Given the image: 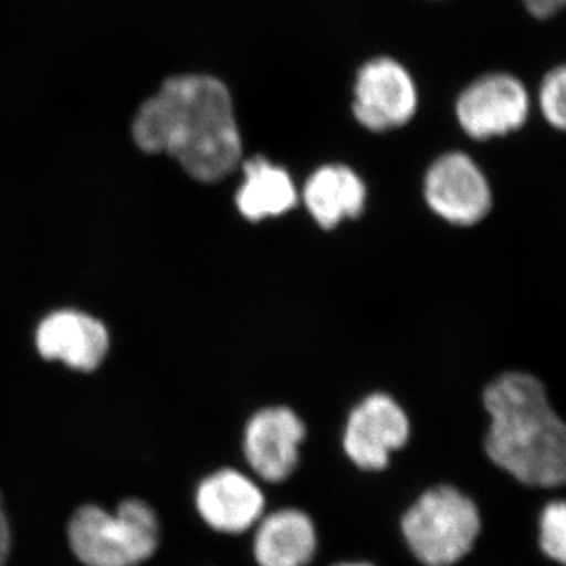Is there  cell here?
Wrapping results in <instances>:
<instances>
[{"label":"cell","mask_w":566,"mask_h":566,"mask_svg":"<svg viewBox=\"0 0 566 566\" xmlns=\"http://www.w3.org/2000/svg\"><path fill=\"white\" fill-rule=\"evenodd\" d=\"M521 3L536 20H547L566 9V0H521Z\"/></svg>","instance_id":"e0dca14e"},{"label":"cell","mask_w":566,"mask_h":566,"mask_svg":"<svg viewBox=\"0 0 566 566\" xmlns=\"http://www.w3.org/2000/svg\"><path fill=\"white\" fill-rule=\"evenodd\" d=\"M538 104L545 120L557 132L566 133V63L543 77Z\"/></svg>","instance_id":"9a60e30c"},{"label":"cell","mask_w":566,"mask_h":566,"mask_svg":"<svg viewBox=\"0 0 566 566\" xmlns=\"http://www.w3.org/2000/svg\"><path fill=\"white\" fill-rule=\"evenodd\" d=\"M409 431L408 416L394 398L386 394L370 395L354 408L346 422V457L363 471H382L392 453L403 449Z\"/></svg>","instance_id":"ba28073f"},{"label":"cell","mask_w":566,"mask_h":566,"mask_svg":"<svg viewBox=\"0 0 566 566\" xmlns=\"http://www.w3.org/2000/svg\"><path fill=\"white\" fill-rule=\"evenodd\" d=\"M69 543L85 566H139L158 551L161 524L142 499H126L115 515L98 505H82L71 516Z\"/></svg>","instance_id":"3957f363"},{"label":"cell","mask_w":566,"mask_h":566,"mask_svg":"<svg viewBox=\"0 0 566 566\" xmlns=\"http://www.w3.org/2000/svg\"><path fill=\"white\" fill-rule=\"evenodd\" d=\"M296 203V186L285 169L263 156L244 163V181L237 192V207L248 221L275 218Z\"/></svg>","instance_id":"5bb4252c"},{"label":"cell","mask_w":566,"mask_h":566,"mask_svg":"<svg viewBox=\"0 0 566 566\" xmlns=\"http://www.w3.org/2000/svg\"><path fill=\"white\" fill-rule=\"evenodd\" d=\"M253 558L259 566H308L318 551L314 520L286 506L264 513L253 527Z\"/></svg>","instance_id":"7c38bea8"},{"label":"cell","mask_w":566,"mask_h":566,"mask_svg":"<svg viewBox=\"0 0 566 566\" xmlns=\"http://www.w3.org/2000/svg\"><path fill=\"white\" fill-rule=\"evenodd\" d=\"M11 554V528L0 494V566H6Z\"/></svg>","instance_id":"ac0fdd59"},{"label":"cell","mask_w":566,"mask_h":566,"mask_svg":"<svg viewBox=\"0 0 566 566\" xmlns=\"http://www.w3.org/2000/svg\"><path fill=\"white\" fill-rule=\"evenodd\" d=\"M417 88L403 65L389 57L365 63L354 84L356 120L374 133L401 128L415 117Z\"/></svg>","instance_id":"52a82bcc"},{"label":"cell","mask_w":566,"mask_h":566,"mask_svg":"<svg viewBox=\"0 0 566 566\" xmlns=\"http://www.w3.org/2000/svg\"><path fill=\"white\" fill-rule=\"evenodd\" d=\"M333 566H375L371 564H368V562H340V564H335Z\"/></svg>","instance_id":"d6986e66"},{"label":"cell","mask_w":566,"mask_h":566,"mask_svg":"<svg viewBox=\"0 0 566 566\" xmlns=\"http://www.w3.org/2000/svg\"><path fill=\"white\" fill-rule=\"evenodd\" d=\"M142 151L166 153L189 177L218 182L240 164L241 134L229 88L208 74H181L142 103L132 125Z\"/></svg>","instance_id":"6da1fadb"},{"label":"cell","mask_w":566,"mask_h":566,"mask_svg":"<svg viewBox=\"0 0 566 566\" xmlns=\"http://www.w3.org/2000/svg\"><path fill=\"white\" fill-rule=\"evenodd\" d=\"M424 199L436 214L461 227L482 222L493 208L486 175L461 151L446 153L428 169Z\"/></svg>","instance_id":"8992f818"},{"label":"cell","mask_w":566,"mask_h":566,"mask_svg":"<svg viewBox=\"0 0 566 566\" xmlns=\"http://www.w3.org/2000/svg\"><path fill=\"white\" fill-rule=\"evenodd\" d=\"M304 438L303 420L292 409L285 406L262 409L245 424V460L264 482H285L300 464Z\"/></svg>","instance_id":"9c48e42d"},{"label":"cell","mask_w":566,"mask_h":566,"mask_svg":"<svg viewBox=\"0 0 566 566\" xmlns=\"http://www.w3.org/2000/svg\"><path fill=\"white\" fill-rule=\"evenodd\" d=\"M479 506L458 488L439 485L424 491L401 517V534L423 566H453L479 539Z\"/></svg>","instance_id":"277c9868"},{"label":"cell","mask_w":566,"mask_h":566,"mask_svg":"<svg viewBox=\"0 0 566 566\" xmlns=\"http://www.w3.org/2000/svg\"><path fill=\"white\" fill-rule=\"evenodd\" d=\"M196 509L212 531L241 535L253 531L262 520L266 497L251 476L237 469H221L197 486Z\"/></svg>","instance_id":"30bf717a"},{"label":"cell","mask_w":566,"mask_h":566,"mask_svg":"<svg viewBox=\"0 0 566 566\" xmlns=\"http://www.w3.org/2000/svg\"><path fill=\"white\" fill-rule=\"evenodd\" d=\"M531 96L512 74H485L464 88L457 102L463 132L475 140L509 136L526 125Z\"/></svg>","instance_id":"5b68a950"},{"label":"cell","mask_w":566,"mask_h":566,"mask_svg":"<svg viewBox=\"0 0 566 566\" xmlns=\"http://www.w3.org/2000/svg\"><path fill=\"white\" fill-rule=\"evenodd\" d=\"M539 545L547 557L566 566V502H553L543 510Z\"/></svg>","instance_id":"2e32d148"},{"label":"cell","mask_w":566,"mask_h":566,"mask_svg":"<svg viewBox=\"0 0 566 566\" xmlns=\"http://www.w3.org/2000/svg\"><path fill=\"white\" fill-rule=\"evenodd\" d=\"M35 344L44 359L62 360L73 370L93 371L106 359L111 337L99 319L65 308L52 312L39 324Z\"/></svg>","instance_id":"8fae6325"},{"label":"cell","mask_w":566,"mask_h":566,"mask_svg":"<svg viewBox=\"0 0 566 566\" xmlns=\"http://www.w3.org/2000/svg\"><path fill=\"white\" fill-rule=\"evenodd\" d=\"M490 416L485 450L495 465L535 488L566 485V422L542 379L509 371L483 392Z\"/></svg>","instance_id":"7a4b0ae2"},{"label":"cell","mask_w":566,"mask_h":566,"mask_svg":"<svg viewBox=\"0 0 566 566\" xmlns=\"http://www.w3.org/2000/svg\"><path fill=\"white\" fill-rule=\"evenodd\" d=\"M367 189L359 175L344 164L319 167L304 186V203L323 229H334L363 212Z\"/></svg>","instance_id":"4fadbf2b"}]
</instances>
